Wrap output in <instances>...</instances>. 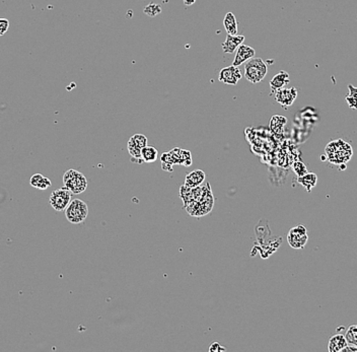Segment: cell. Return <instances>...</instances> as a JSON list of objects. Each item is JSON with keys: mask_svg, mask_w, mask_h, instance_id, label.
Wrapping results in <instances>:
<instances>
[{"mask_svg": "<svg viewBox=\"0 0 357 352\" xmlns=\"http://www.w3.org/2000/svg\"><path fill=\"white\" fill-rule=\"evenodd\" d=\"M349 94L345 98V101L347 105L350 107L352 110H357V87L353 86L352 84L348 85Z\"/></svg>", "mask_w": 357, "mask_h": 352, "instance_id": "22", "label": "cell"}, {"mask_svg": "<svg viewBox=\"0 0 357 352\" xmlns=\"http://www.w3.org/2000/svg\"><path fill=\"white\" fill-rule=\"evenodd\" d=\"M345 338L348 344L354 345L357 347V325H352L348 328Z\"/></svg>", "mask_w": 357, "mask_h": 352, "instance_id": "23", "label": "cell"}, {"mask_svg": "<svg viewBox=\"0 0 357 352\" xmlns=\"http://www.w3.org/2000/svg\"><path fill=\"white\" fill-rule=\"evenodd\" d=\"M289 82H290L289 74L286 71L281 70L276 75H274L273 78L270 80L271 93L275 94L278 90H281L285 87L287 84H289Z\"/></svg>", "mask_w": 357, "mask_h": 352, "instance_id": "13", "label": "cell"}, {"mask_svg": "<svg viewBox=\"0 0 357 352\" xmlns=\"http://www.w3.org/2000/svg\"><path fill=\"white\" fill-rule=\"evenodd\" d=\"M255 53L256 51L254 48L245 44H241L236 50V56H235L233 65L239 67L240 65L246 63L249 59L253 58L255 56Z\"/></svg>", "mask_w": 357, "mask_h": 352, "instance_id": "10", "label": "cell"}, {"mask_svg": "<svg viewBox=\"0 0 357 352\" xmlns=\"http://www.w3.org/2000/svg\"><path fill=\"white\" fill-rule=\"evenodd\" d=\"M88 215L87 204L80 199H73L65 209V216L69 223L78 225L83 223Z\"/></svg>", "mask_w": 357, "mask_h": 352, "instance_id": "4", "label": "cell"}, {"mask_svg": "<svg viewBox=\"0 0 357 352\" xmlns=\"http://www.w3.org/2000/svg\"><path fill=\"white\" fill-rule=\"evenodd\" d=\"M170 155L172 156L175 164H181L184 166H190L192 164V154L187 149L182 148H173L169 151Z\"/></svg>", "mask_w": 357, "mask_h": 352, "instance_id": "11", "label": "cell"}, {"mask_svg": "<svg viewBox=\"0 0 357 352\" xmlns=\"http://www.w3.org/2000/svg\"><path fill=\"white\" fill-rule=\"evenodd\" d=\"M127 147H128L129 154L131 155V161L133 160V161L138 162V163L143 162V160H142V158H141V148L137 147V146L134 144L132 138L129 139Z\"/></svg>", "mask_w": 357, "mask_h": 352, "instance_id": "21", "label": "cell"}, {"mask_svg": "<svg viewBox=\"0 0 357 352\" xmlns=\"http://www.w3.org/2000/svg\"><path fill=\"white\" fill-rule=\"evenodd\" d=\"M268 72L267 64L261 58H251L245 65V77L251 83L256 84L262 81Z\"/></svg>", "mask_w": 357, "mask_h": 352, "instance_id": "2", "label": "cell"}, {"mask_svg": "<svg viewBox=\"0 0 357 352\" xmlns=\"http://www.w3.org/2000/svg\"><path fill=\"white\" fill-rule=\"evenodd\" d=\"M161 13V8L158 5L155 4H150L144 9V14L149 16V17H155Z\"/></svg>", "mask_w": 357, "mask_h": 352, "instance_id": "25", "label": "cell"}, {"mask_svg": "<svg viewBox=\"0 0 357 352\" xmlns=\"http://www.w3.org/2000/svg\"><path fill=\"white\" fill-rule=\"evenodd\" d=\"M157 156H158V152L154 146L146 145L141 149V158L143 162H148V163L154 162L157 159Z\"/></svg>", "mask_w": 357, "mask_h": 352, "instance_id": "19", "label": "cell"}, {"mask_svg": "<svg viewBox=\"0 0 357 352\" xmlns=\"http://www.w3.org/2000/svg\"><path fill=\"white\" fill-rule=\"evenodd\" d=\"M180 196L184 202V206H186L189 202L193 201L192 200V188H190L186 185H183L180 188Z\"/></svg>", "mask_w": 357, "mask_h": 352, "instance_id": "24", "label": "cell"}, {"mask_svg": "<svg viewBox=\"0 0 357 352\" xmlns=\"http://www.w3.org/2000/svg\"><path fill=\"white\" fill-rule=\"evenodd\" d=\"M245 41V36H238V35H229L227 36V40L221 44V48L225 53H234L236 52L237 48L243 44Z\"/></svg>", "mask_w": 357, "mask_h": 352, "instance_id": "12", "label": "cell"}, {"mask_svg": "<svg viewBox=\"0 0 357 352\" xmlns=\"http://www.w3.org/2000/svg\"><path fill=\"white\" fill-rule=\"evenodd\" d=\"M208 350L210 352H221V351H226L227 348L225 346H222L219 342L215 341V342H212L208 348Z\"/></svg>", "mask_w": 357, "mask_h": 352, "instance_id": "29", "label": "cell"}, {"mask_svg": "<svg viewBox=\"0 0 357 352\" xmlns=\"http://www.w3.org/2000/svg\"><path fill=\"white\" fill-rule=\"evenodd\" d=\"M183 2H184V5H185V6L189 7V6L194 5V4H195V2H196V0H183Z\"/></svg>", "mask_w": 357, "mask_h": 352, "instance_id": "31", "label": "cell"}, {"mask_svg": "<svg viewBox=\"0 0 357 352\" xmlns=\"http://www.w3.org/2000/svg\"><path fill=\"white\" fill-rule=\"evenodd\" d=\"M297 182L302 185L307 192H310L311 189L317 185L318 175L315 172H306L301 177H298Z\"/></svg>", "mask_w": 357, "mask_h": 352, "instance_id": "16", "label": "cell"}, {"mask_svg": "<svg viewBox=\"0 0 357 352\" xmlns=\"http://www.w3.org/2000/svg\"><path fill=\"white\" fill-rule=\"evenodd\" d=\"M241 78H242V74L239 67L234 65L222 68L218 74L219 81L231 85H236Z\"/></svg>", "mask_w": 357, "mask_h": 352, "instance_id": "8", "label": "cell"}, {"mask_svg": "<svg viewBox=\"0 0 357 352\" xmlns=\"http://www.w3.org/2000/svg\"><path fill=\"white\" fill-rule=\"evenodd\" d=\"M287 120L283 116H273L270 121V128L274 133H281L286 125Z\"/></svg>", "mask_w": 357, "mask_h": 352, "instance_id": "20", "label": "cell"}, {"mask_svg": "<svg viewBox=\"0 0 357 352\" xmlns=\"http://www.w3.org/2000/svg\"><path fill=\"white\" fill-rule=\"evenodd\" d=\"M64 187L72 194H80L85 191L87 187V180L84 174L76 169H68L63 174Z\"/></svg>", "mask_w": 357, "mask_h": 352, "instance_id": "3", "label": "cell"}, {"mask_svg": "<svg viewBox=\"0 0 357 352\" xmlns=\"http://www.w3.org/2000/svg\"><path fill=\"white\" fill-rule=\"evenodd\" d=\"M10 29V21L8 19H0V36H4Z\"/></svg>", "mask_w": 357, "mask_h": 352, "instance_id": "28", "label": "cell"}, {"mask_svg": "<svg viewBox=\"0 0 357 352\" xmlns=\"http://www.w3.org/2000/svg\"><path fill=\"white\" fill-rule=\"evenodd\" d=\"M71 196L72 193L67 188L63 187L52 192L49 198V203L56 211H65L71 201Z\"/></svg>", "mask_w": 357, "mask_h": 352, "instance_id": "5", "label": "cell"}, {"mask_svg": "<svg viewBox=\"0 0 357 352\" xmlns=\"http://www.w3.org/2000/svg\"><path fill=\"white\" fill-rule=\"evenodd\" d=\"M213 203H214V199H213V196L211 193V188H210L209 183H207L205 192H204L202 198L200 199V201L198 202V210H197L195 216L200 217V216H204V215L208 214L213 208Z\"/></svg>", "mask_w": 357, "mask_h": 352, "instance_id": "7", "label": "cell"}, {"mask_svg": "<svg viewBox=\"0 0 357 352\" xmlns=\"http://www.w3.org/2000/svg\"><path fill=\"white\" fill-rule=\"evenodd\" d=\"M347 341L344 335L335 334L333 335L328 342V351L329 352H341L344 347L347 346Z\"/></svg>", "mask_w": 357, "mask_h": 352, "instance_id": "15", "label": "cell"}, {"mask_svg": "<svg viewBox=\"0 0 357 352\" xmlns=\"http://www.w3.org/2000/svg\"><path fill=\"white\" fill-rule=\"evenodd\" d=\"M308 241V236L306 229L299 225L292 228L287 235V242L292 249H303Z\"/></svg>", "mask_w": 357, "mask_h": 352, "instance_id": "6", "label": "cell"}, {"mask_svg": "<svg viewBox=\"0 0 357 352\" xmlns=\"http://www.w3.org/2000/svg\"><path fill=\"white\" fill-rule=\"evenodd\" d=\"M131 138L134 144L141 149L147 145V138L143 134H134Z\"/></svg>", "mask_w": 357, "mask_h": 352, "instance_id": "26", "label": "cell"}, {"mask_svg": "<svg viewBox=\"0 0 357 352\" xmlns=\"http://www.w3.org/2000/svg\"><path fill=\"white\" fill-rule=\"evenodd\" d=\"M293 170L295 171V173L298 175V177H301V175L305 174L307 172V169H306V166L300 162V161H296L294 162L293 164Z\"/></svg>", "mask_w": 357, "mask_h": 352, "instance_id": "27", "label": "cell"}, {"mask_svg": "<svg viewBox=\"0 0 357 352\" xmlns=\"http://www.w3.org/2000/svg\"><path fill=\"white\" fill-rule=\"evenodd\" d=\"M297 97V90L295 87H283L275 93V100L283 108L290 107Z\"/></svg>", "mask_w": 357, "mask_h": 352, "instance_id": "9", "label": "cell"}, {"mask_svg": "<svg viewBox=\"0 0 357 352\" xmlns=\"http://www.w3.org/2000/svg\"><path fill=\"white\" fill-rule=\"evenodd\" d=\"M30 184L34 188H37L40 190H45V189L51 187V185H52L50 179L44 177L42 173H35L30 180Z\"/></svg>", "mask_w": 357, "mask_h": 352, "instance_id": "17", "label": "cell"}, {"mask_svg": "<svg viewBox=\"0 0 357 352\" xmlns=\"http://www.w3.org/2000/svg\"><path fill=\"white\" fill-rule=\"evenodd\" d=\"M341 352H357V347L351 344H347V346L344 347V349Z\"/></svg>", "mask_w": 357, "mask_h": 352, "instance_id": "30", "label": "cell"}, {"mask_svg": "<svg viewBox=\"0 0 357 352\" xmlns=\"http://www.w3.org/2000/svg\"><path fill=\"white\" fill-rule=\"evenodd\" d=\"M224 26L229 35H237L238 34V23L235 15L233 13H228L224 20Z\"/></svg>", "mask_w": 357, "mask_h": 352, "instance_id": "18", "label": "cell"}, {"mask_svg": "<svg viewBox=\"0 0 357 352\" xmlns=\"http://www.w3.org/2000/svg\"><path fill=\"white\" fill-rule=\"evenodd\" d=\"M205 178H206V174L203 170L195 169L186 175L184 185L190 188H195L200 186L205 181Z\"/></svg>", "mask_w": 357, "mask_h": 352, "instance_id": "14", "label": "cell"}, {"mask_svg": "<svg viewBox=\"0 0 357 352\" xmlns=\"http://www.w3.org/2000/svg\"><path fill=\"white\" fill-rule=\"evenodd\" d=\"M325 152L329 161L335 164H345L352 156L353 150L349 143L338 139L328 143Z\"/></svg>", "mask_w": 357, "mask_h": 352, "instance_id": "1", "label": "cell"}]
</instances>
